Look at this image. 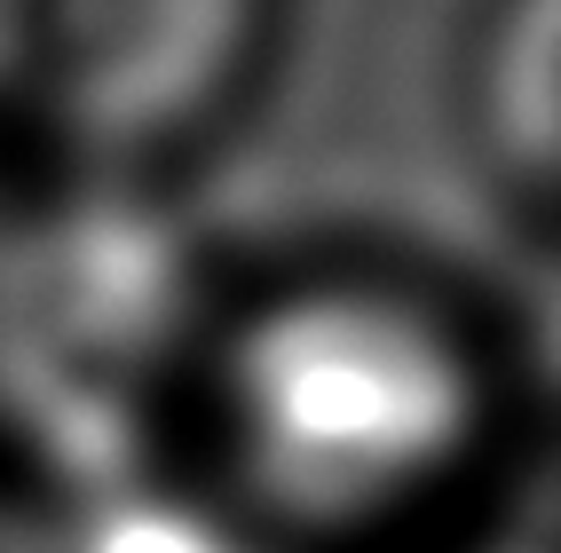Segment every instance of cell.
Returning a JSON list of instances; mask_svg holds the SVG:
<instances>
[{
    "label": "cell",
    "instance_id": "obj_3",
    "mask_svg": "<svg viewBox=\"0 0 561 553\" xmlns=\"http://www.w3.org/2000/svg\"><path fill=\"white\" fill-rule=\"evenodd\" d=\"M245 80L253 0H0V111L64 182H159Z\"/></svg>",
    "mask_w": 561,
    "mask_h": 553
},
{
    "label": "cell",
    "instance_id": "obj_5",
    "mask_svg": "<svg viewBox=\"0 0 561 553\" xmlns=\"http://www.w3.org/2000/svg\"><path fill=\"white\" fill-rule=\"evenodd\" d=\"M0 553H56V530L32 522V506H0Z\"/></svg>",
    "mask_w": 561,
    "mask_h": 553
},
{
    "label": "cell",
    "instance_id": "obj_2",
    "mask_svg": "<svg viewBox=\"0 0 561 553\" xmlns=\"http://www.w3.org/2000/svg\"><path fill=\"white\" fill-rule=\"evenodd\" d=\"M214 285L151 182H64L0 221V459L41 514L159 474Z\"/></svg>",
    "mask_w": 561,
    "mask_h": 553
},
{
    "label": "cell",
    "instance_id": "obj_1",
    "mask_svg": "<svg viewBox=\"0 0 561 553\" xmlns=\"http://www.w3.org/2000/svg\"><path fill=\"white\" fill-rule=\"evenodd\" d=\"M506 332L388 253L221 277L159 474L261 553H403L482 498Z\"/></svg>",
    "mask_w": 561,
    "mask_h": 553
},
{
    "label": "cell",
    "instance_id": "obj_4",
    "mask_svg": "<svg viewBox=\"0 0 561 553\" xmlns=\"http://www.w3.org/2000/svg\"><path fill=\"white\" fill-rule=\"evenodd\" d=\"M474 159L491 174L499 206L546 214L553 206V24L546 0H522L499 16V41L474 71V111H467Z\"/></svg>",
    "mask_w": 561,
    "mask_h": 553
}]
</instances>
